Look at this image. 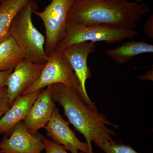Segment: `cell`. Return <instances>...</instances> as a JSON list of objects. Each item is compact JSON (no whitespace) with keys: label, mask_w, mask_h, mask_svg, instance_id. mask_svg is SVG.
Here are the masks:
<instances>
[{"label":"cell","mask_w":153,"mask_h":153,"mask_svg":"<svg viewBox=\"0 0 153 153\" xmlns=\"http://www.w3.org/2000/svg\"><path fill=\"white\" fill-rule=\"evenodd\" d=\"M149 10L140 0H74L66 23L133 30Z\"/></svg>","instance_id":"6da1fadb"},{"label":"cell","mask_w":153,"mask_h":153,"mask_svg":"<svg viewBox=\"0 0 153 153\" xmlns=\"http://www.w3.org/2000/svg\"><path fill=\"white\" fill-rule=\"evenodd\" d=\"M53 86L54 101L63 108L68 122L75 130L85 137L89 153H94L92 142L113 141L112 137L115 132L107 126L117 129V125L111 123L104 114L89 106L77 91L60 83Z\"/></svg>","instance_id":"7a4b0ae2"},{"label":"cell","mask_w":153,"mask_h":153,"mask_svg":"<svg viewBox=\"0 0 153 153\" xmlns=\"http://www.w3.org/2000/svg\"><path fill=\"white\" fill-rule=\"evenodd\" d=\"M37 3L31 0L22 9L11 24L9 35L25 55L33 63L45 64L48 56L45 52V37L34 26L32 15L38 10Z\"/></svg>","instance_id":"3957f363"},{"label":"cell","mask_w":153,"mask_h":153,"mask_svg":"<svg viewBox=\"0 0 153 153\" xmlns=\"http://www.w3.org/2000/svg\"><path fill=\"white\" fill-rule=\"evenodd\" d=\"M135 30H123L102 26H82L67 24L65 36L56 50L62 51L73 44L82 42H103L107 44L120 43L137 36Z\"/></svg>","instance_id":"277c9868"},{"label":"cell","mask_w":153,"mask_h":153,"mask_svg":"<svg viewBox=\"0 0 153 153\" xmlns=\"http://www.w3.org/2000/svg\"><path fill=\"white\" fill-rule=\"evenodd\" d=\"M58 83L78 91L87 103L79 80L71 65L62 52L56 50L48 56L47 62L38 80L22 94L41 90L49 85Z\"/></svg>","instance_id":"5b68a950"},{"label":"cell","mask_w":153,"mask_h":153,"mask_svg":"<svg viewBox=\"0 0 153 153\" xmlns=\"http://www.w3.org/2000/svg\"><path fill=\"white\" fill-rule=\"evenodd\" d=\"M74 0H52L43 11L36 14L42 20L46 31L44 49L47 56L57 49L65 36L66 20Z\"/></svg>","instance_id":"8992f818"},{"label":"cell","mask_w":153,"mask_h":153,"mask_svg":"<svg viewBox=\"0 0 153 153\" xmlns=\"http://www.w3.org/2000/svg\"><path fill=\"white\" fill-rule=\"evenodd\" d=\"M43 137L38 133H31L21 122L1 141L0 153H42L45 149Z\"/></svg>","instance_id":"52a82bcc"},{"label":"cell","mask_w":153,"mask_h":153,"mask_svg":"<svg viewBox=\"0 0 153 153\" xmlns=\"http://www.w3.org/2000/svg\"><path fill=\"white\" fill-rule=\"evenodd\" d=\"M96 48L95 43L82 42L73 44L60 51L71 65L79 80L85 100L94 109L97 108L88 97L85 83L91 75L90 68L88 66V58L89 55L95 51Z\"/></svg>","instance_id":"ba28073f"},{"label":"cell","mask_w":153,"mask_h":153,"mask_svg":"<svg viewBox=\"0 0 153 153\" xmlns=\"http://www.w3.org/2000/svg\"><path fill=\"white\" fill-rule=\"evenodd\" d=\"M44 65L33 63L25 58L18 63L6 82L7 95L12 102L36 82Z\"/></svg>","instance_id":"9c48e42d"},{"label":"cell","mask_w":153,"mask_h":153,"mask_svg":"<svg viewBox=\"0 0 153 153\" xmlns=\"http://www.w3.org/2000/svg\"><path fill=\"white\" fill-rule=\"evenodd\" d=\"M69 123L63 118L56 107L44 128L52 141L61 145L70 153H90L88 145L77 137L69 127Z\"/></svg>","instance_id":"30bf717a"},{"label":"cell","mask_w":153,"mask_h":153,"mask_svg":"<svg viewBox=\"0 0 153 153\" xmlns=\"http://www.w3.org/2000/svg\"><path fill=\"white\" fill-rule=\"evenodd\" d=\"M53 85L42 89L34 102L27 117L23 121L31 133L36 134L44 128L56 106L52 97Z\"/></svg>","instance_id":"8fae6325"},{"label":"cell","mask_w":153,"mask_h":153,"mask_svg":"<svg viewBox=\"0 0 153 153\" xmlns=\"http://www.w3.org/2000/svg\"><path fill=\"white\" fill-rule=\"evenodd\" d=\"M41 90L22 94L15 99L10 109L0 119V131L8 136L17 124L27 117Z\"/></svg>","instance_id":"7c38bea8"},{"label":"cell","mask_w":153,"mask_h":153,"mask_svg":"<svg viewBox=\"0 0 153 153\" xmlns=\"http://www.w3.org/2000/svg\"><path fill=\"white\" fill-rule=\"evenodd\" d=\"M153 46L145 41H131L124 42L120 46L112 49H107L105 54L117 63H128L137 55L152 53Z\"/></svg>","instance_id":"4fadbf2b"},{"label":"cell","mask_w":153,"mask_h":153,"mask_svg":"<svg viewBox=\"0 0 153 153\" xmlns=\"http://www.w3.org/2000/svg\"><path fill=\"white\" fill-rule=\"evenodd\" d=\"M31 0H0V42L9 35L14 18Z\"/></svg>","instance_id":"5bb4252c"},{"label":"cell","mask_w":153,"mask_h":153,"mask_svg":"<svg viewBox=\"0 0 153 153\" xmlns=\"http://www.w3.org/2000/svg\"><path fill=\"white\" fill-rule=\"evenodd\" d=\"M25 58L24 53L10 35L0 42V72L13 70Z\"/></svg>","instance_id":"9a60e30c"},{"label":"cell","mask_w":153,"mask_h":153,"mask_svg":"<svg viewBox=\"0 0 153 153\" xmlns=\"http://www.w3.org/2000/svg\"><path fill=\"white\" fill-rule=\"evenodd\" d=\"M95 144L105 153H140L131 146L120 142L102 141Z\"/></svg>","instance_id":"2e32d148"},{"label":"cell","mask_w":153,"mask_h":153,"mask_svg":"<svg viewBox=\"0 0 153 153\" xmlns=\"http://www.w3.org/2000/svg\"><path fill=\"white\" fill-rule=\"evenodd\" d=\"M43 142L44 146L45 153H69L61 145L43 137ZM79 153H85L79 152Z\"/></svg>","instance_id":"e0dca14e"},{"label":"cell","mask_w":153,"mask_h":153,"mask_svg":"<svg viewBox=\"0 0 153 153\" xmlns=\"http://www.w3.org/2000/svg\"><path fill=\"white\" fill-rule=\"evenodd\" d=\"M13 102L8 97L6 86L0 88V119L10 109Z\"/></svg>","instance_id":"ac0fdd59"},{"label":"cell","mask_w":153,"mask_h":153,"mask_svg":"<svg viewBox=\"0 0 153 153\" xmlns=\"http://www.w3.org/2000/svg\"><path fill=\"white\" fill-rule=\"evenodd\" d=\"M144 30L147 35L151 39L153 38V16L152 14L148 18L144 26Z\"/></svg>","instance_id":"d6986e66"},{"label":"cell","mask_w":153,"mask_h":153,"mask_svg":"<svg viewBox=\"0 0 153 153\" xmlns=\"http://www.w3.org/2000/svg\"><path fill=\"white\" fill-rule=\"evenodd\" d=\"M13 70H9L0 72V88L6 86L8 77Z\"/></svg>","instance_id":"ffe728a7"},{"label":"cell","mask_w":153,"mask_h":153,"mask_svg":"<svg viewBox=\"0 0 153 153\" xmlns=\"http://www.w3.org/2000/svg\"><path fill=\"white\" fill-rule=\"evenodd\" d=\"M139 78L142 79H149V80H152L153 78V71H149L146 75H141L138 76Z\"/></svg>","instance_id":"44dd1931"},{"label":"cell","mask_w":153,"mask_h":153,"mask_svg":"<svg viewBox=\"0 0 153 153\" xmlns=\"http://www.w3.org/2000/svg\"><path fill=\"white\" fill-rule=\"evenodd\" d=\"M1 134V131H0V134Z\"/></svg>","instance_id":"7402d4cb"}]
</instances>
